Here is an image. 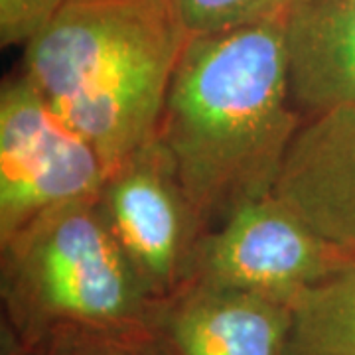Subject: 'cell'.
<instances>
[{
    "instance_id": "cell-1",
    "label": "cell",
    "mask_w": 355,
    "mask_h": 355,
    "mask_svg": "<svg viewBox=\"0 0 355 355\" xmlns=\"http://www.w3.org/2000/svg\"><path fill=\"white\" fill-rule=\"evenodd\" d=\"M302 121L284 18L186 40L156 137L205 233L275 191Z\"/></svg>"
},
{
    "instance_id": "cell-2",
    "label": "cell",
    "mask_w": 355,
    "mask_h": 355,
    "mask_svg": "<svg viewBox=\"0 0 355 355\" xmlns=\"http://www.w3.org/2000/svg\"><path fill=\"white\" fill-rule=\"evenodd\" d=\"M186 40L168 0H65L22 71L109 172L156 135Z\"/></svg>"
},
{
    "instance_id": "cell-3",
    "label": "cell",
    "mask_w": 355,
    "mask_h": 355,
    "mask_svg": "<svg viewBox=\"0 0 355 355\" xmlns=\"http://www.w3.org/2000/svg\"><path fill=\"white\" fill-rule=\"evenodd\" d=\"M2 342L26 343L67 328L154 326L146 291L97 200L38 217L0 243Z\"/></svg>"
},
{
    "instance_id": "cell-4",
    "label": "cell",
    "mask_w": 355,
    "mask_h": 355,
    "mask_svg": "<svg viewBox=\"0 0 355 355\" xmlns=\"http://www.w3.org/2000/svg\"><path fill=\"white\" fill-rule=\"evenodd\" d=\"M107 168L24 71L0 87V243L38 217L97 200Z\"/></svg>"
},
{
    "instance_id": "cell-5",
    "label": "cell",
    "mask_w": 355,
    "mask_h": 355,
    "mask_svg": "<svg viewBox=\"0 0 355 355\" xmlns=\"http://www.w3.org/2000/svg\"><path fill=\"white\" fill-rule=\"evenodd\" d=\"M97 205L158 304L190 284L205 229L156 135L107 172Z\"/></svg>"
},
{
    "instance_id": "cell-6",
    "label": "cell",
    "mask_w": 355,
    "mask_h": 355,
    "mask_svg": "<svg viewBox=\"0 0 355 355\" xmlns=\"http://www.w3.org/2000/svg\"><path fill=\"white\" fill-rule=\"evenodd\" d=\"M352 254L320 237L275 193L233 211L203 233L190 282L291 302Z\"/></svg>"
},
{
    "instance_id": "cell-7",
    "label": "cell",
    "mask_w": 355,
    "mask_h": 355,
    "mask_svg": "<svg viewBox=\"0 0 355 355\" xmlns=\"http://www.w3.org/2000/svg\"><path fill=\"white\" fill-rule=\"evenodd\" d=\"M272 193L320 237L355 253V103L306 116Z\"/></svg>"
},
{
    "instance_id": "cell-8",
    "label": "cell",
    "mask_w": 355,
    "mask_h": 355,
    "mask_svg": "<svg viewBox=\"0 0 355 355\" xmlns=\"http://www.w3.org/2000/svg\"><path fill=\"white\" fill-rule=\"evenodd\" d=\"M154 328L178 355H291V308L190 282L158 304Z\"/></svg>"
},
{
    "instance_id": "cell-9",
    "label": "cell",
    "mask_w": 355,
    "mask_h": 355,
    "mask_svg": "<svg viewBox=\"0 0 355 355\" xmlns=\"http://www.w3.org/2000/svg\"><path fill=\"white\" fill-rule=\"evenodd\" d=\"M292 101L302 116L355 103V0H298L284 16Z\"/></svg>"
},
{
    "instance_id": "cell-10",
    "label": "cell",
    "mask_w": 355,
    "mask_h": 355,
    "mask_svg": "<svg viewBox=\"0 0 355 355\" xmlns=\"http://www.w3.org/2000/svg\"><path fill=\"white\" fill-rule=\"evenodd\" d=\"M288 308L291 355H355V254Z\"/></svg>"
},
{
    "instance_id": "cell-11",
    "label": "cell",
    "mask_w": 355,
    "mask_h": 355,
    "mask_svg": "<svg viewBox=\"0 0 355 355\" xmlns=\"http://www.w3.org/2000/svg\"><path fill=\"white\" fill-rule=\"evenodd\" d=\"M2 355H178L154 326L67 328L26 343L2 342Z\"/></svg>"
},
{
    "instance_id": "cell-12",
    "label": "cell",
    "mask_w": 355,
    "mask_h": 355,
    "mask_svg": "<svg viewBox=\"0 0 355 355\" xmlns=\"http://www.w3.org/2000/svg\"><path fill=\"white\" fill-rule=\"evenodd\" d=\"M298 0H168L186 36L214 34L284 18Z\"/></svg>"
},
{
    "instance_id": "cell-13",
    "label": "cell",
    "mask_w": 355,
    "mask_h": 355,
    "mask_svg": "<svg viewBox=\"0 0 355 355\" xmlns=\"http://www.w3.org/2000/svg\"><path fill=\"white\" fill-rule=\"evenodd\" d=\"M65 0H0L2 48L28 46L62 10Z\"/></svg>"
}]
</instances>
